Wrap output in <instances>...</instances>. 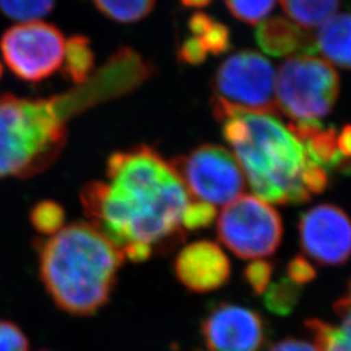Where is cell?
<instances>
[{
    "label": "cell",
    "instance_id": "12",
    "mask_svg": "<svg viewBox=\"0 0 351 351\" xmlns=\"http://www.w3.org/2000/svg\"><path fill=\"white\" fill-rule=\"evenodd\" d=\"M176 278L193 293L223 288L230 278V262L211 241H197L178 252L173 264Z\"/></svg>",
    "mask_w": 351,
    "mask_h": 351
},
{
    "label": "cell",
    "instance_id": "32",
    "mask_svg": "<svg viewBox=\"0 0 351 351\" xmlns=\"http://www.w3.org/2000/svg\"><path fill=\"white\" fill-rule=\"evenodd\" d=\"M339 145L343 158L351 162V125H345L339 130Z\"/></svg>",
    "mask_w": 351,
    "mask_h": 351
},
{
    "label": "cell",
    "instance_id": "25",
    "mask_svg": "<svg viewBox=\"0 0 351 351\" xmlns=\"http://www.w3.org/2000/svg\"><path fill=\"white\" fill-rule=\"evenodd\" d=\"M216 207L206 202L190 201L182 215L181 226L184 230H199L213 226L216 219Z\"/></svg>",
    "mask_w": 351,
    "mask_h": 351
},
{
    "label": "cell",
    "instance_id": "28",
    "mask_svg": "<svg viewBox=\"0 0 351 351\" xmlns=\"http://www.w3.org/2000/svg\"><path fill=\"white\" fill-rule=\"evenodd\" d=\"M317 276V271L311 262L304 256H294L287 267V277L298 285H306L314 281Z\"/></svg>",
    "mask_w": 351,
    "mask_h": 351
},
{
    "label": "cell",
    "instance_id": "23",
    "mask_svg": "<svg viewBox=\"0 0 351 351\" xmlns=\"http://www.w3.org/2000/svg\"><path fill=\"white\" fill-rule=\"evenodd\" d=\"M29 219L32 226L40 234L52 236L63 228L65 213L59 203L42 201L32 208Z\"/></svg>",
    "mask_w": 351,
    "mask_h": 351
},
{
    "label": "cell",
    "instance_id": "24",
    "mask_svg": "<svg viewBox=\"0 0 351 351\" xmlns=\"http://www.w3.org/2000/svg\"><path fill=\"white\" fill-rule=\"evenodd\" d=\"M229 12L237 20L256 25L272 12L276 0H224Z\"/></svg>",
    "mask_w": 351,
    "mask_h": 351
},
{
    "label": "cell",
    "instance_id": "5",
    "mask_svg": "<svg viewBox=\"0 0 351 351\" xmlns=\"http://www.w3.org/2000/svg\"><path fill=\"white\" fill-rule=\"evenodd\" d=\"M275 69L255 51H239L220 64L213 80V112L223 123L236 113L277 114Z\"/></svg>",
    "mask_w": 351,
    "mask_h": 351
},
{
    "label": "cell",
    "instance_id": "30",
    "mask_svg": "<svg viewBox=\"0 0 351 351\" xmlns=\"http://www.w3.org/2000/svg\"><path fill=\"white\" fill-rule=\"evenodd\" d=\"M208 53L203 49L201 42L197 38L190 37L182 43L178 52L180 60L189 65H198L206 62Z\"/></svg>",
    "mask_w": 351,
    "mask_h": 351
},
{
    "label": "cell",
    "instance_id": "4",
    "mask_svg": "<svg viewBox=\"0 0 351 351\" xmlns=\"http://www.w3.org/2000/svg\"><path fill=\"white\" fill-rule=\"evenodd\" d=\"M68 130L58 101L0 98V178H27L55 163Z\"/></svg>",
    "mask_w": 351,
    "mask_h": 351
},
{
    "label": "cell",
    "instance_id": "29",
    "mask_svg": "<svg viewBox=\"0 0 351 351\" xmlns=\"http://www.w3.org/2000/svg\"><path fill=\"white\" fill-rule=\"evenodd\" d=\"M333 311L341 320L339 329L351 341V277L346 282L345 291L333 303Z\"/></svg>",
    "mask_w": 351,
    "mask_h": 351
},
{
    "label": "cell",
    "instance_id": "18",
    "mask_svg": "<svg viewBox=\"0 0 351 351\" xmlns=\"http://www.w3.org/2000/svg\"><path fill=\"white\" fill-rule=\"evenodd\" d=\"M189 29L208 55H221L232 47L229 29L206 13L193 14L189 20Z\"/></svg>",
    "mask_w": 351,
    "mask_h": 351
},
{
    "label": "cell",
    "instance_id": "3",
    "mask_svg": "<svg viewBox=\"0 0 351 351\" xmlns=\"http://www.w3.org/2000/svg\"><path fill=\"white\" fill-rule=\"evenodd\" d=\"M39 276L55 304L90 316L112 294L125 255L98 228L77 221L38 243Z\"/></svg>",
    "mask_w": 351,
    "mask_h": 351
},
{
    "label": "cell",
    "instance_id": "8",
    "mask_svg": "<svg viewBox=\"0 0 351 351\" xmlns=\"http://www.w3.org/2000/svg\"><path fill=\"white\" fill-rule=\"evenodd\" d=\"M171 164L189 195L197 201L224 206L241 197L246 188L237 159L223 146L202 145Z\"/></svg>",
    "mask_w": 351,
    "mask_h": 351
},
{
    "label": "cell",
    "instance_id": "7",
    "mask_svg": "<svg viewBox=\"0 0 351 351\" xmlns=\"http://www.w3.org/2000/svg\"><path fill=\"white\" fill-rule=\"evenodd\" d=\"M217 237L239 259H261L278 249L284 226L280 213L256 195L226 204L217 220Z\"/></svg>",
    "mask_w": 351,
    "mask_h": 351
},
{
    "label": "cell",
    "instance_id": "14",
    "mask_svg": "<svg viewBox=\"0 0 351 351\" xmlns=\"http://www.w3.org/2000/svg\"><path fill=\"white\" fill-rule=\"evenodd\" d=\"M255 38L265 53L276 58L316 51L315 37L285 17H271L259 23Z\"/></svg>",
    "mask_w": 351,
    "mask_h": 351
},
{
    "label": "cell",
    "instance_id": "31",
    "mask_svg": "<svg viewBox=\"0 0 351 351\" xmlns=\"http://www.w3.org/2000/svg\"><path fill=\"white\" fill-rule=\"evenodd\" d=\"M268 351H319V349L314 343H310L304 339L288 337L276 342Z\"/></svg>",
    "mask_w": 351,
    "mask_h": 351
},
{
    "label": "cell",
    "instance_id": "15",
    "mask_svg": "<svg viewBox=\"0 0 351 351\" xmlns=\"http://www.w3.org/2000/svg\"><path fill=\"white\" fill-rule=\"evenodd\" d=\"M315 47L328 63L351 71V12L333 14L319 26Z\"/></svg>",
    "mask_w": 351,
    "mask_h": 351
},
{
    "label": "cell",
    "instance_id": "22",
    "mask_svg": "<svg viewBox=\"0 0 351 351\" xmlns=\"http://www.w3.org/2000/svg\"><path fill=\"white\" fill-rule=\"evenodd\" d=\"M56 0H0V12L20 23L38 21L53 10Z\"/></svg>",
    "mask_w": 351,
    "mask_h": 351
},
{
    "label": "cell",
    "instance_id": "21",
    "mask_svg": "<svg viewBox=\"0 0 351 351\" xmlns=\"http://www.w3.org/2000/svg\"><path fill=\"white\" fill-rule=\"evenodd\" d=\"M304 326L319 351H351V341L342 333L339 326L317 317L306 319Z\"/></svg>",
    "mask_w": 351,
    "mask_h": 351
},
{
    "label": "cell",
    "instance_id": "34",
    "mask_svg": "<svg viewBox=\"0 0 351 351\" xmlns=\"http://www.w3.org/2000/svg\"><path fill=\"white\" fill-rule=\"evenodd\" d=\"M1 75H3V66H1V64H0V78H1Z\"/></svg>",
    "mask_w": 351,
    "mask_h": 351
},
{
    "label": "cell",
    "instance_id": "35",
    "mask_svg": "<svg viewBox=\"0 0 351 351\" xmlns=\"http://www.w3.org/2000/svg\"><path fill=\"white\" fill-rule=\"evenodd\" d=\"M40 351H49V350H40Z\"/></svg>",
    "mask_w": 351,
    "mask_h": 351
},
{
    "label": "cell",
    "instance_id": "2",
    "mask_svg": "<svg viewBox=\"0 0 351 351\" xmlns=\"http://www.w3.org/2000/svg\"><path fill=\"white\" fill-rule=\"evenodd\" d=\"M221 124L224 138L261 199L302 204L328 188L329 173L276 114L236 113Z\"/></svg>",
    "mask_w": 351,
    "mask_h": 351
},
{
    "label": "cell",
    "instance_id": "26",
    "mask_svg": "<svg viewBox=\"0 0 351 351\" xmlns=\"http://www.w3.org/2000/svg\"><path fill=\"white\" fill-rule=\"evenodd\" d=\"M275 264L268 261L255 259L243 269V280L255 295H262L271 284Z\"/></svg>",
    "mask_w": 351,
    "mask_h": 351
},
{
    "label": "cell",
    "instance_id": "13",
    "mask_svg": "<svg viewBox=\"0 0 351 351\" xmlns=\"http://www.w3.org/2000/svg\"><path fill=\"white\" fill-rule=\"evenodd\" d=\"M288 128L303 143L308 156L329 175L332 172L351 173V162L346 160L339 150L337 129L324 128L319 121H297Z\"/></svg>",
    "mask_w": 351,
    "mask_h": 351
},
{
    "label": "cell",
    "instance_id": "33",
    "mask_svg": "<svg viewBox=\"0 0 351 351\" xmlns=\"http://www.w3.org/2000/svg\"><path fill=\"white\" fill-rule=\"evenodd\" d=\"M186 8H203L207 7L213 0H180Z\"/></svg>",
    "mask_w": 351,
    "mask_h": 351
},
{
    "label": "cell",
    "instance_id": "9",
    "mask_svg": "<svg viewBox=\"0 0 351 351\" xmlns=\"http://www.w3.org/2000/svg\"><path fill=\"white\" fill-rule=\"evenodd\" d=\"M65 39L59 27L45 21L20 23L0 38V52L13 75L37 84L63 65Z\"/></svg>",
    "mask_w": 351,
    "mask_h": 351
},
{
    "label": "cell",
    "instance_id": "27",
    "mask_svg": "<svg viewBox=\"0 0 351 351\" xmlns=\"http://www.w3.org/2000/svg\"><path fill=\"white\" fill-rule=\"evenodd\" d=\"M0 351H29L24 332L11 322L0 320Z\"/></svg>",
    "mask_w": 351,
    "mask_h": 351
},
{
    "label": "cell",
    "instance_id": "17",
    "mask_svg": "<svg viewBox=\"0 0 351 351\" xmlns=\"http://www.w3.org/2000/svg\"><path fill=\"white\" fill-rule=\"evenodd\" d=\"M94 52L90 47L88 38L73 36L65 42L64 50V75L75 85H81L88 81L94 69Z\"/></svg>",
    "mask_w": 351,
    "mask_h": 351
},
{
    "label": "cell",
    "instance_id": "19",
    "mask_svg": "<svg viewBox=\"0 0 351 351\" xmlns=\"http://www.w3.org/2000/svg\"><path fill=\"white\" fill-rule=\"evenodd\" d=\"M303 288L289 277H280L264 291L265 308L277 316H288L300 304Z\"/></svg>",
    "mask_w": 351,
    "mask_h": 351
},
{
    "label": "cell",
    "instance_id": "6",
    "mask_svg": "<svg viewBox=\"0 0 351 351\" xmlns=\"http://www.w3.org/2000/svg\"><path fill=\"white\" fill-rule=\"evenodd\" d=\"M275 90L277 110L293 123L319 121L337 101L339 77L332 64L303 53L281 64Z\"/></svg>",
    "mask_w": 351,
    "mask_h": 351
},
{
    "label": "cell",
    "instance_id": "11",
    "mask_svg": "<svg viewBox=\"0 0 351 351\" xmlns=\"http://www.w3.org/2000/svg\"><path fill=\"white\" fill-rule=\"evenodd\" d=\"M201 329L210 351H263L269 333L259 313L226 302L213 306Z\"/></svg>",
    "mask_w": 351,
    "mask_h": 351
},
{
    "label": "cell",
    "instance_id": "36",
    "mask_svg": "<svg viewBox=\"0 0 351 351\" xmlns=\"http://www.w3.org/2000/svg\"><path fill=\"white\" fill-rule=\"evenodd\" d=\"M197 351H202V350H197Z\"/></svg>",
    "mask_w": 351,
    "mask_h": 351
},
{
    "label": "cell",
    "instance_id": "16",
    "mask_svg": "<svg viewBox=\"0 0 351 351\" xmlns=\"http://www.w3.org/2000/svg\"><path fill=\"white\" fill-rule=\"evenodd\" d=\"M341 0H280L289 19L306 30L324 24L336 14Z\"/></svg>",
    "mask_w": 351,
    "mask_h": 351
},
{
    "label": "cell",
    "instance_id": "10",
    "mask_svg": "<svg viewBox=\"0 0 351 351\" xmlns=\"http://www.w3.org/2000/svg\"><path fill=\"white\" fill-rule=\"evenodd\" d=\"M306 256L322 265H342L351 256V217L335 204H319L303 213L298 223Z\"/></svg>",
    "mask_w": 351,
    "mask_h": 351
},
{
    "label": "cell",
    "instance_id": "1",
    "mask_svg": "<svg viewBox=\"0 0 351 351\" xmlns=\"http://www.w3.org/2000/svg\"><path fill=\"white\" fill-rule=\"evenodd\" d=\"M80 198L93 226L133 262H145L185 237L181 220L188 190L173 165L149 146L111 155L107 181L90 182Z\"/></svg>",
    "mask_w": 351,
    "mask_h": 351
},
{
    "label": "cell",
    "instance_id": "20",
    "mask_svg": "<svg viewBox=\"0 0 351 351\" xmlns=\"http://www.w3.org/2000/svg\"><path fill=\"white\" fill-rule=\"evenodd\" d=\"M94 4L106 17L113 21L132 24L150 14L155 0H94Z\"/></svg>",
    "mask_w": 351,
    "mask_h": 351
}]
</instances>
